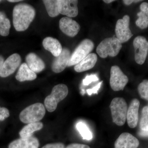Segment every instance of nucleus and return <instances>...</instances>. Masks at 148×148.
<instances>
[{
    "label": "nucleus",
    "mask_w": 148,
    "mask_h": 148,
    "mask_svg": "<svg viewBox=\"0 0 148 148\" xmlns=\"http://www.w3.org/2000/svg\"><path fill=\"white\" fill-rule=\"evenodd\" d=\"M39 140L32 136L28 138H20L12 141L9 144L8 148H38Z\"/></svg>",
    "instance_id": "dca6fc26"
},
{
    "label": "nucleus",
    "mask_w": 148,
    "mask_h": 148,
    "mask_svg": "<svg viewBox=\"0 0 148 148\" xmlns=\"http://www.w3.org/2000/svg\"><path fill=\"white\" fill-rule=\"evenodd\" d=\"M128 82V77L119 66H114L111 67L110 83L113 90L116 91L123 90Z\"/></svg>",
    "instance_id": "0eeeda50"
},
{
    "label": "nucleus",
    "mask_w": 148,
    "mask_h": 148,
    "mask_svg": "<svg viewBox=\"0 0 148 148\" xmlns=\"http://www.w3.org/2000/svg\"><path fill=\"white\" fill-rule=\"evenodd\" d=\"M8 1L9 2L15 3L21 1H22V0H8Z\"/></svg>",
    "instance_id": "4c0bfd02"
},
{
    "label": "nucleus",
    "mask_w": 148,
    "mask_h": 148,
    "mask_svg": "<svg viewBox=\"0 0 148 148\" xmlns=\"http://www.w3.org/2000/svg\"><path fill=\"white\" fill-rule=\"evenodd\" d=\"M98 57L95 53H90L74 67V69L77 73L86 71L92 69L97 62Z\"/></svg>",
    "instance_id": "6ab92c4d"
},
{
    "label": "nucleus",
    "mask_w": 148,
    "mask_h": 148,
    "mask_svg": "<svg viewBox=\"0 0 148 148\" xmlns=\"http://www.w3.org/2000/svg\"><path fill=\"white\" fill-rule=\"evenodd\" d=\"M103 1L106 3H112V2L114 1H115L114 0H104Z\"/></svg>",
    "instance_id": "e433bc0d"
},
{
    "label": "nucleus",
    "mask_w": 148,
    "mask_h": 148,
    "mask_svg": "<svg viewBox=\"0 0 148 148\" xmlns=\"http://www.w3.org/2000/svg\"><path fill=\"white\" fill-rule=\"evenodd\" d=\"M94 47V43L88 39L82 41L71 55L68 66L77 65L88 56Z\"/></svg>",
    "instance_id": "423d86ee"
},
{
    "label": "nucleus",
    "mask_w": 148,
    "mask_h": 148,
    "mask_svg": "<svg viewBox=\"0 0 148 148\" xmlns=\"http://www.w3.org/2000/svg\"><path fill=\"white\" fill-rule=\"evenodd\" d=\"M2 1H1V0H0V2H1Z\"/></svg>",
    "instance_id": "ea45409f"
},
{
    "label": "nucleus",
    "mask_w": 148,
    "mask_h": 148,
    "mask_svg": "<svg viewBox=\"0 0 148 148\" xmlns=\"http://www.w3.org/2000/svg\"><path fill=\"white\" fill-rule=\"evenodd\" d=\"M81 93L82 95H84L85 93V90L84 89H82V90H81Z\"/></svg>",
    "instance_id": "58836bf2"
},
{
    "label": "nucleus",
    "mask_w": 148,
    "mask_h": 148,
    "mask_svg": "<svg viewBox=\"0 0 148 148\" xmlns=\"http://www.w3.org/2000/svg\"><path fill=\"white\" fill-rule=\"evenodd\" d=\"M138 90L141 98L148 101V80H144L139 85Z\"/></svg>",
    "instance_id": "bb28decb"
},
{
    "label": "nucleus",
    "mask_w": 148,
    "mask_h": 148,
    "mask_svg": "<svg viewBox=\"0 0 148 148\" xmlns=\"http://www.w3.org/2000/svg\"><path fill=\"white\" fill-rule=\"evenodd\" d=\"M15 78L18 81L23 82L34 80L36 79L37 75L29 69L26 63H23L19 67Z\"/></svg>",
    "instance_id": "aec40b11"
},
{
    "label": "nucleus",
    "mask_w": 148,
    "mask_h": 148,
    "mask_svg": "<svg viewBox=\"0 0 148 148\" xmlns=\"http://www.w3.org/2000/svg\"><path fill=\"white\" fill-rule=\"evenodd\" d=\"M122 47L121 43L116 37L106 38L98 46L96 52L102 58H107L108 56L115 57L119 54Z\"/></svg>",
    "instance_id": "f03ea898"
},
{
    "label": "nucleus",
    "mask_w": 148,
    "mask_h": 148,
    "mask_svg": "<svg viewBox=\"0 0 148 148\" xmlns=\"http://www.w3.org/2000/svg\"><path fill=\"white\" fill-rule=\"evenodd\" d=\"M59 27L64 34L71 37L75 36L80 29V26L77 21L68 17L60 19Z\"/></svg>",
    "instance_id": "f8f14e48"
},
{
    "label": "nucleus",
    "mask_w": 148,
    "mask_h": 148,
    "mask_svg": "<svg viewBox=\"0 0 148 148\" xmlns=\"http://www.w3.org/2000/svg\"><path fill=\"white\" fill-rule=\"evenodd\" d=\"M21 57L18 53H14L4 61L0 70V77H6L14 73L20 65Z\"/></svg>",
    "instance_id": "9d476101"
},
{
    "label": "nucleus",
    "mask_w": 148,
    "mask_h": 148,
    "mask_svg": "<svg viewBox=\"0 0 148 148\" xmlns=\"http://www.w3.org/2000/svg\"><path fill=\"white\" fill-rule=\"evenodd\" d=\"M138 18L135 24L140 29H144L148 27V16L142 12L140 11L137 14Z\"/></svg>",
    "instance_id": "a878e982"
},
{
    "label": "nucleus",
    "mask_w": 148,
    "mask_h": 148,
    "mask_svg": "<svg viewBox=\"0 0 148 148\" xmlns=\"http://www.w3.org/2000/svg\"><path fill=\"white\" fill-rule=\"evenodd\" d=\"M76 128L82 136L83 139L90 140L92 138V132L87 125L82 122L78 123L76 125Z\"/></svg>",
    "instance_id": "b1692460"
},
{
    "label": "nucleus",
    "mask_w": 148,
    "mask_h": 148,
    "mask_svg": "<svg viewBox=\"0 0 148 148\" xmlns=\"http://www.w3.org/2000/svg\"><path fill=\"white\" fill-rule=\"evenodd\" d=\"M43 127V124L41 122L28 123L21 130L19 135L21 138H30L33 136L34 132L40 130Z\"/></svg>",
    "instance_id": "412c9836"
},
{
    "label": "nucleus",
    "mask_w": 148,
    "mask_h": 148,
    "mask_svg": "<svg viewBox=\"0 0 148 148\" xmlns=\"http://www.w3.org/2000/svg\"><path fill=\"white\" fill-rule=\"evenodd\" d=\"M140 9L141 11L143 12L148 16V3L147 2H143L140 5Z\"/></svg>",
    "instance_id": "473e14b6"
},
{
    "label": "nucleus",
    "mask_w": 148,
    "mask_h": 148,
    "mask_svg": "<svg viewBox=\"0 0 148 148\" xmlns=\"http://www.w3.org/2000/svg\"><path fill=\"white\" fill-rule=\"evenodd\" d=\"M135 49V60L136 63L143 65L145 61L148 52V41L145 37L138 36L133 42Z\"/></svg>",
    "instance_id": "6e6552de"
},
{
    "label": "nucleus",
    "mask_w": 148,
    "mask_h": 148,
    "mask_svg": "<svg viewBox=\"0 0 148 148\" xmlns=\"http://www.w3.org/2000/svg\"><path fill=\"white\" fill-rule=\"evenodd\" d=\"M103 81H101V82H99L96 86H94V87L92 88L91 89H87L86 90L87 91L88 94V95H90L91 94H97L98 93V90H99L100 88H101V85L103 83Z\"/></svg>",
    "instance_id": "c756f323"
},
{
    "label": "nucleus",
    "mask_w": 148,
    "mask_h": 148,
    "mask_svg": "<svg viewBox=\"0 0 148 148\" xmlns=\"http://www.w3.org/2000/svg\"><path fill=\"white\" fill-rule=\"evenodd\" d=\"M140 106V102L137 99L132 100L127 109V124L130 127L135 128L138 125V111Z\"/></svg>",
    "instance_id": "2eb2a0df"
},
{
    "label": "nucleus",
    "mask_w": 148,
    "mask_h": 148,
    "mask_svg": "<svg viewBox=\"0 0 148 148\" xmlns=\"http://www.w3.org/2000/svg\"><path fill=\"white\" fill-rule=\"evenodd\" d=\"M78 3L77 0H58L59 13L69 18L76 17L78 14Z\"/></svg>",
    "instance_id": "9b49d317"
},
{
    "label": "nucleus",
    "mask_w": 148,
    "mask_h": 148,
    "mask_svg": "<svg viewBox=\"0 0 148 148\" xmlns=\"http://www.w3.org/2000/svg\"><path fill=\"white\" fill-rule=\"evenodd\" d=\"M46 9L49 15L51 17H54L59 15L58 0H44L43 1Z\"/></svg>",
    "instance_id": "5701e85b"
},
{
    "label": "nucleus",
    "mask_w": 148,
    "mask_h": 148,
    "mask_svg": "<svg viewBox=\"0 0 148 148\" xmlns=\"http://www.w3.org/2000/svg\"><path fill=\"white\" fill-rule=\"evenodd\" d=\"M45 113V107L42 103H35L21 111L19 119L24 123L37 122L43 118Z\"/></svg>",
    "instance_id": "7ed1b4c3"
},
{
    "label": "nucleus",
    "mask_w": 148,
    "mask_h": 148,
    "mask_svg": "<svg viewBox=\"0 0 148 148\" xmlns=\"http://www.w3.org/2000/svg\"><path fill=\"white\" fill-rule=\"evenodd\" d=\"M11 27L10 21L3 12L0 11V35L3 36H8Z\"/></svg>",
    "instance_id": "4be33fe9"
},
{
    "label": "nucleus",
    "mask_w": 148,
    "mask_h": 148,
    "mask_svg": "<svg viewBox=\"0 0 148 148\" xmlns=\"http://www.w3.org/2000/svg\"><path fill=\"white\" fill-rule=\"evenodd\" d=\"M71 56L70 51L66 48H63L61 54L53 60L51 65L52 71L56 73L63 71L68 66Z\"/></svg>",
    "instance_id": "ddd939ff"
},
{
    "label": "nucleus",
    "mask_w": 148,
    "mask_h": 148,
    "mask_svg": "<svg viewBox=\"0 0 148 148\" xmlns=\"http://www.w3.org/2000/svg\"><path fill=\"white\" fill-rule=\"evenodd\" d=\"M130 18L127 15L119 19L117 21L115 27L116 38L121 43L126 42L133 36L130 29Z\"/></svg>",
    "instance_id": "1a4fd4ad"
},
{
    "label": "nucleus",
    "mask_w": 148,
    "mask_h": 148,
    "mask_svg": "<svg viewBox=\"0 0 148 148\" xmlns=\"http://www.w3.org/2000/svg\"><path fill=\"white\" fill-rule=\"evenodd\" d=\"M65 148H90V147L89 146L87 145L74 143V144H70Z\"/></svg>",
    "instance_id": "2f4dec72"
},
{
    "label": "nucleus",
    "mask_w": 148,
    "mask_h": 148,
    "mask_svg": "<svg viewBox=\"0 0 148 148\" xmlns=\"http://www.w3.org/2000/svg\"><path fill=\"white\" fill-rule=\"evenodd\" d=\"M98 80H99V79L96 74H91L89 75H88L85 77L84 79H83V84L85 86H88L91 82L98 81Z\"/></svg>",
    "instance_id": "cd10ccee"
},
{
    "label": "nucleus",
    "mask_w": 148,
    "mask_h": 148,
    "mask_svg": "<svg viewBox=\"0 0 148 148\" xmlns=\"http://www.w3.org/2000/svg\"><path fill=\"white\" fill-rule=\"evenodd\" d=\"M36 15L34 8L27 3H20L13 10V24L17 32H24L29 28Z\"/></svg>",
    "instance_id": "f257e3e1"
},
{
    "label": "nucleus",
    "mask_w": 148,
    "mask_h": 148,
    "mask_svg": "<svg viewBox=\"0 0 148 148\" xmlns=\"http://www.w3.org/2000/svg\"><path fill=\"white\" fill-rule=\"evenodd\" d=\"M69 93V88L66 85L59 84L53 87L50 95L45 100V106L50 112H54L59 102L66 98Z\"/></svg>",
    "instance_id": "39448f33"
},
{
    "label": "nucleus",
    "mask_w": 148,
    "mask_h": 148,
    "mask_svg": "<svg viewBox=\"0 0 148 148\" xmlns=\"http://www.w3.org/2000/svg\"><path fill=\"white\" fill-rule=\"evenodd\" d=\"M10 116V112L6 108L0 107V121H3Z\"/></svg>",
    "instance_id": "c85d7f7f"
},
{
    "label": "nucleus",
    "mask_w": 148,
    "mask_h": 148,
    "mask_svg": "<svg viewBox=\"0 0 148 148\" xmlns=\"http://www.w3.org/2000/svg\"><path fill=\"white\" fill-rule=\"evenodd\" d=\"M42 45L46 50L50 52L55 57L61 54L63 49L59 41L52 37L45 38L43 40Z\"/></svg>",
    "instance_id": "a211bd4d"
},
{
    "label": "nucleus",
    "mask_w": 148,
    "mask_h": 148,
    "mask_svg": "<svg viewBox=\"0 0 148 148\" xmlns=\"http://www.w3.org/2000/svg\"><path fill=\"white\" fill-rule=\"evenodd\" d=\"M4 62V58H3L2 56L0 55V70L1 69L2 66H3Z\"/></svg>",
    "instance_id": "c9c22d12"
},
{
    "label": "nucleus",
    "mask_w": 148,
    "mask_h": 148,
    "mask_svg": "<svg viewBox=\"0 0 148 148\" xmlns=\"http://www.w3.org/2000/svg\"><path fill=\"white\" fill-rule=\"evenodd\" d=\"M140 127L141 130L143 131L148 130V106L144 107L142 110Z\"/></svg>",
    "instance_id": "393cba45"
},
{
    "label": "nucleus",
    "mask_w": 148,
    "mask_h": 148,
    "mask_svg": "<svg viewBox=\"0 0 148 148\" xmlns=\"http://www.w3.org/2000/svg\"><path fill=\"white\" fill-rule=\"evenodd\" d=\"M138 135L141 137L148 138V130L143 131V130H140L138 132Z\"/></svg>",
    "instance_id": "f704fd0d"
},
{
    "label": "nucleus",
    "mask_w": 148,
    "mask_h": 148,
    "mask_svg": "<svg viewBox=\"0 0 148 148\" xmlns=\"http://www.w3.org/2000/svg\"><path fill=\"white\" fill-rule=\"evenodd\" d=\"M125 4L126 5H130L132 3H138L142 1H139V0H124L123 1Z\"/></svg>",
    "instance_id": "72a5a7b5"
},
{
    "label": "nucleus",
    "mask_w": 148,
    "mask_h": 148,
    "mask_svg": "<svg viewBox=\"0 0 148 148\" xmlns=\"http://www.w3.org/2000/svg\"><path fill=\"white\" fill-rule=\"evenodd\" d=\"M42 148H65V147L63 143H56L47 144Z\"/></svg>",
    "instance_id": "7c9ffc66"
},
{
    "label": "nucleus",
    "mask_w": 148,
    "mask_h": 148,
    "mask_svg": "<svg viewBox=\"0 0 148 148\" xmlns=\"http://www.w3.org/2000/svg\"><path fill=\"white\" fill-rule=\"evenodd\" d=\"M112 121L118 126H122L126 120L127 103L122 98H115L111 101L110 106Z\"/></svg>",
    "instance_id": "20e7f679"
},
{
    "label": "nucleus",
    "mask_w": 148,
    "mask_h": 148,
    "mask_svg": "<svg viewBox=\"0 0 148 148\" xmlns=\"http://www.w3.org/2000/svg\"><path fill=\"white\" fill-rule=\"evenodd\" d=\"M25 59L26 64L29 69L35 73H39L45 69L44 62L36 53H29L26 56Z\"/></svg>",
    "instance_id": "f3484780"
},
{
    "label": "nucleus",
    "mask_w": 148,
    "mask_h": 148,
    "mask_svg": "<svg viewBox=\"0 0 148 148\" xmlns=\"http://www.w3.org/2000/svg\"><path fill=\"white\" fill-rule=\"evenodd\" d=\"M139 140L128 132L122 133L117 139L114 148H137L139 145Z\"/></svg>",
    "instance_id": "4468645a"
}]
</instances>
